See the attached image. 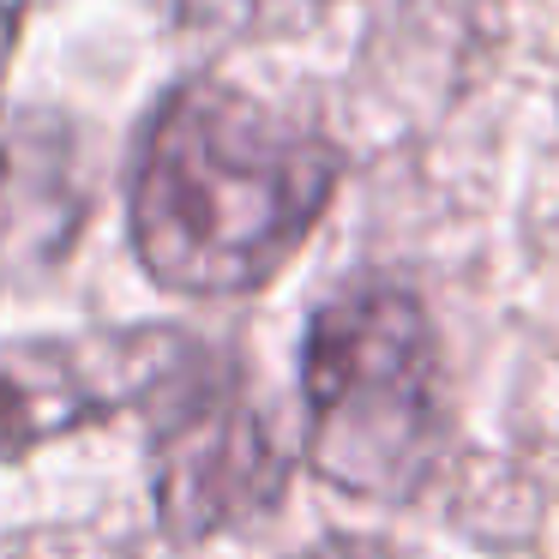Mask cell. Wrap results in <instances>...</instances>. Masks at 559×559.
Returning a JSON list of instances; mask_svg holds the SVG:
<instances>
[{"instance_id": "7a4b0ae2", "label": "cell", "mask_w": 559, "mask_h": 559, "mask_svg": "<svg viewBox=\"0 0 559 559\" xmlns=\"http://www.w3.org/2000/svg\"><path fill=\"white\" fill-rule=\"evenodd\" d=\"M307 463L361 499H409L451 445L445 367L427 307L397 283L325 301L301 349Z\"/></svg>"}, {"instance_id": "8992f818", "label": "cell", "mask_w": 559, "mask_h": 559, "mask_svg": "<svg viewBox=\"0 0 559 559\" xmlns=\"http://www.w3.org/2000/svg\"><path fill=\"white\" fill-rule=\"evenodd\" d=\"M175 7L181 19L223 31V37H277V31H301L331 0H175Z\"/></svg>"}, {"instance_id": "52a82bcc", "label": "cell", "mask_w": 559, "mask_h": 559, "mask_svg": "<svg viewBox=\"0 0 559 559\" xmlns=\"http://www.w3.org/2000/svg\"><path fill=\"white\" fill-rule=\"evenodd\" d=\"M295 559H391V547H379V542H319L313 554H295Z\"/></svg>"}, {"instance_id": "5b68a950", "label": "cell", "mask_w": 559, "mask_h": 559, "mask_svg": "<svg viewBox=\"0 0 559 559\" xmlns=\"http://www.w3.org/2000/svg\"><path fill=\"white\" fill-rule=\"evenodd\" d=\"M79 229L73 139L55 115L0 109V283L67 253Z\"/></svg>"}, {"instance_id": "ba28073f", "label": "cell", "mask_w": 559, "mask_h": 559, "mask_svg": "<svg viewBox=\"0 0 559 559\" xmlns=\"http://www.w3.org/2000/svg\"><path fill=\"white\" fill-rule=\"evenodd\" d=\"M19 31H25V0H0V73L19 49Z\"/></svg>"}, {"instance_id": "6da1fadb", "label": "cell", "mask_w": 559, "mask_h": 559, "mask_svg": "<svg viewBox=\"0 0 559 559\" xmlns=\"http://www.w3.org/2000/svg\"><path fill=\"white\" fill-rule=\"evenodd\" d=\"M331 193V139L223 79H187L139 139L133 247L175 295H247L295 259Z\"/></svg>"}, {"instance_id": "3957f363", "label": "cell", "mask_w": 559, "mask_h": 559, "mask_svg": "<svg viewBox=\"0 0 559 559\" xmlns=\"http://www.w3.org/2000/svg\"><path fill=\"white\" fill-rule=\"evenodd\" d=\"M145 415L157 518L175 542H211L223 530H241L283 499L289 463L265 427V409L247 397L241 367L211 343H187Z\"/></svg>"}, {"instance_id": "277c9868", "label": "cell", "mask_w": 559, "mask_h": 559, "mask_svg": "<svg viewBox=\"0 0 559 559\" xmlns=\"http://www.w3.org/2000/svg\"><path fill=\"white\" fill-rule=\"evenodd\" d=\"M187 331H109V337H43L0 349V457H25L49 439L91 427L115 409H145L187 355Z\"/></svg>"}]
</instances>
